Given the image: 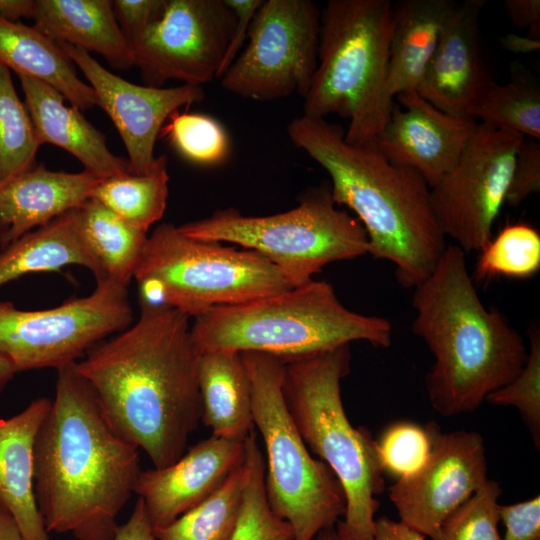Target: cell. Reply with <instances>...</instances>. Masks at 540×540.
<instances>
[{
	"label": "cell",
	"mask_w": 540,
	"mask_h": 540,
	"mask_svg": "<svg viewBox=\"0 0 540 540\" xmlns=\"http://www.w3.org/2000/svg\"><path fill=\"white\" fill-rule=\"evenodd\" d=\"M235 25L225 0H165L160 15L129 42L149 86L170 80L200 86L219 77Z\"/></svg>",
	"instance_id": "5bb4252c"
},
{
	"label": "cell",
	"mask_w": 540,
	"mask_h": 540,
	"mask_svg": "<svg viewBox=\"0 0 540 540\" xmlns=\"http://www.w3.org/2000/svg\"><path fill=\"white\" fill-rule=\"evenodd\" d=\"M50 406V399L37 398L0 420V508L13 518L24 540H50L33 486L35 438Z\"/></svg>",
	"instance_id": "7402d4cb"
},
{
	"label": "cell",
	"mask_w": 540,
	"mask_h": 540,
	"mask_svg": "<svg viewBox=\"0 0 540 540\" xmlns=\"http://www.w3.org/2000/svg\"><path fill=\"white\" fill-rule=\"evenodd\" d=\"M505 525L502 540H540V497L510 505H499Z\"/></svg>",
	"instance_id": "ab89813d"
},
{
	"label": "cell",
	"mask_w": 540,
	"mask_h": 540,
	"mask_svg": "<svg viewBox=\"0 0 540 540\" xmlns=\"http://www.w3.org/2000/svg\"><path fill=\"white\" fill-rule=\"evenodd\" d=\"M287 134L326 170L335 204L357 215L367 234L368 254L393 263L404 288L426 280L447 244L425 180L389 162L375 145L348 143L344 130L324 118L295 117Z\"/></svg>",
	"instance_id": "3957f363"
},
{
	"label": "cell",
	"mask_w": 540,
	"mask_h": 540,
	"mask_svg": "<svg viewBox=\"0 0 540 540\" xmlns=\"http://www.w3.org/2000/svg\"><path fill=\"white\" fill-rule=\"evenodd\" d=\"M69 265L87 268L96 281L104 279L81 234L77 209L1 249L0 288L26 274L58 271Z\"/></svg>",
	"instance_id": "4316f807"
},
{
	"label": "cell",
	"mask_w": 540,
	"mask_h": 540,
	"mask_svg": "<svg viewBox=\"0 0 540 540\" xmlns=\"http://www.w3.org/2000/svg\"><path fill=\"white\" fill-rule=\"evenodd\" d=\"M377 446L383 469L401 478L413 474L426 462L432 439L430 430L401 422L389 427Z\"/></svg>",
	"instance_id": "74e56055"
},
{
	"label": "cell",
	"mask_w": 540,
	"mask_h": 540,
	"mask_svg": "<svg viewBox=\"0 0 540 540\" xmlns=\"http://www.w3.org/2000/svg\"><path fill=\"white\" fill-rule=\"evenodd\" d=\"M245 440L212 435L166 467L141 470L134 494L143 501L153 528L169 525L217 490L243 463Z\"/></svg>",
	"instance_id": "ac0fdd59"
},
{
	"label": "cell",
	"mask_w": 540,
	"mask_h": 540,
	"mask_svg": "<svg viewBox=\"0 0 540 540\" xmlns=\"http://www.w3.org/2000/svg\"><path fill=\"white\" fill-rule=\"evenodd\" d=\"M313 540H341L334 528L324 529Z\"/></svg>",
	"instance_id": "681fc988"
},
{
	"label": "cell",
	"mask_w": 540,
	"mask_h": 540,
	"mask_svg": "<svg viewBox=\"0 0 540 540\" xmlns=\"http://www.w3.org/2000/svg\"><path fill=\"white\" fill-rule=\"evenodd\" d=\"M488 127L540 139V89L520 70L506 84L490 79L467 111Z\"/></svg>",
	"instance_id": "f546056e"
},
{
	"label": "cell",
	"mask_w": 540,
	"mask_h": 540,
	"mask_svg": "<svg viewBox=\"0 0 540 540\" xmlns=\"http://www.w3.org/2000/svg\"><path fill=\"white\" fill-rule=\"evenodd\" d=\"M140 472L139 449L113 431L73 364L58 369L33 452L34 495L48 533L113 540Z\"/></svg>",
	"instance_id": "7a4b0ae2"
},
{
	"label": "cell",
	"mask_w": 540,
	"mask_h": 540,
	"mask_svg": "<svg viewBox=\"0 0 540 540\" xmlns=\"http://www.w3.org/2000/svg\"><path fill=\"white\" fill-rule=\"evenodd\" d=\"M262 2L263 0H225L235 15V25L220 66L218 78H221L241 52L244 41L248 37L251 22Z\"/></svg>",
	"instance_id": "b9f144b4"
},
{
	"label": "cell",
	"mask_w": 540,
	"mask_h": 540,
	"mask_svg": "<svg viewBox=\"0 0 540 540\" xmlns=\"http://www.w3.org/2000/svg\"><path fill=\"white\" fill-rule=\"evenodd\" d=\"M396 98L403 109L394 107L374 145L389 162L416 171L431 188L456 164L477 122L437 109L417 91Z\"/></svg>",
	"instance_id": "e0dca14e"
},
{
	"label": "cell",
	"mask_w": 540,
	"mask_h": 540,
	"mask_svg": "<svg viewBox=\"0 0 540 540\" xmlns=\"http://www.w3.org/2000/svg\"><path fill=\"white\" fill-rule=\"evenodd\" d=\"M84 241L103 278L128 287L147 240L137 230L94 199L77 208Z\"/></svg>",
	"instance_id": "83f0119b"
},
{
	"label": "cell",
	"mask_w": 540,
	"mask_h": 540,
	"mask_svg": "<svg viewBox=\"0 0 540 540\" xmlns=\"http://www.w3.org/2000/svg\"><path fill=\"white\" fill-rule=\"evenodd\" d=\"M104 179L86 170H48L44 165L0 181L1 249L91 199Z\"/></svg>",
	"instance_id": "ffe728a7"
},
{
	"label": "cell",
	"mask_w": 540,
	"mask_h": 540,
	"mask_svg": "<svg viewBox=\"0 0 540 540\" xmlns=\"http://www.w3.org/2000/svg\"><path fill=\"white\" fill-rule=\"evenodd\" d=\"M248 465L244 458L237 467L201 503L169 525L154 529L159 540H231L239 521Z\"/></svg>",
	"instance_id": "4dcf8cb0"
},
{
	"label": "cell",
	"mask_w": 540,
	"mask_h": 540,
	"mask_svg": "<svg viewBox=\"0 0 540 540\" xmlns=\"http://www.w3.org/2000/svg\"><path fill=\"white\" fill-rule=\"evenodd\" d=\"M484 0L457 4L447 21L417 93L437 109L467 117L478 94L492 79L480 49Z\"/></svg>",
	"instance_id": "d6986e66"
},
{
	"label": "cell",
	"mask_w": 540,
	"mask_h": 540,
	"mask_svg": "<svg viewBox=\"0 0 540 540\" xmlns=\"http://www.w3.org/2000/svg\"><path fill=\"white\" fill-rule=\"evenodd\" d=\"M540 191V144L539 140L524 137L515 157L506 202L519 206L533 193Z\"/></svg>",
	"instance_id": "f35d334b"
},
{
	"label": "cell",
	"mask_w": 540,
	"mask_h": 540,
	"mask_svg": "<svg viewBox=\"0 0 540 540\" xmlns=\"http://www.w3.org/2000/svg\"><path fill=\"white\" fill-rule=\"evenodd\" d=\"M0 63L52 86L79 110L98 105L94 90L78 77L60 44L35 26L0 17Z\"/></svg>",
	"instance_id": "d4e9b609"
},
{
	"label": "cell",
	"mask_w": 540,
	"mask_h": 540,
	"mask_svg": "<svg viewBox=\"0 0 540 540\" xmlns=\"http://www.w3.org/2000/svg\"><path fill=\"white\" fill-rule=\"evenodd\" d=\"M320 11L311 0H266L248 42L221 76L231 94L253 101L304 98L316 66Z\"/></svg>",
	"instance_id": "7c38bea8"
},
{
	"label": "cell",
	"mask_w": 540,
	"mask_h": 540,
	"mask_svg": "<svg viewBox=\"0 0 540 540\" xmlns=\"http://www.w3.org/2000/svg\"><path fill=\"white\" fill-rule=\"evenodd\" d=\"M392 12L389 0H329L320 12L303 115L347 119L344 138L353 145H374L395 107L387 87Z\"/></svg>",
	"instance_id": "8992f818"
},
{
	"label": "cell",
	"mask_w": 540,
	"mask_h": 540,
	"mask_svg": "<svg viewBox=\"0 0 540 540\" xmlns=\"http://www.w3.org/2000/svg\"><path fill=\"white\" fill-rule=\"evenodd\" d=\"M529 351L525 365L507 385L490 393L486 401L494 405L516 407L527 425L534 445L540 447V327L533 323L529 330Z\"/></svg>",
	"instance_id": "d590c367"
},
{
	"label": "cell",
	"mask_w": 540,
	"mask_h": 540,
	"mask_svg": "<svg viewBox=\"0 0 540 540\" xmlns=\"http://www.w3.org/2000/svg\"><path fill=\"white\" fill-rule=\"evenodd\" d=\"M475 275L529 278L540 269V234L534 227L517 223L503 228L479 251Z\"/></svg>",
	"instance_id": "836d02e7"
},
{
	"label": "cell",
	"mask_w": 540,
	"mask_h": 540,
	"mask_svg": "<svg viewBox=\"0 0 540 540\" xmlns=\"http://www.w3.org/2000/svg\"><path fill=\"white\" fill-rule=\"evenodd\" d=\"M252 391L254 426L265 450V492L272 511L287 522L292 540H313L334 528L346 508L330 468L313 458L287 407L285 363L259 352H241Z\"/></svg>",
	"instance_id": "ba28073f"
},
{
	"label": "cell",
	"mask_w": 540,
	"mask_h": 540,
	"mask_svg": "<svg viewBox=\"0 0 540 540\" xmlns=\"http://www.w3.org/2000/svg\"><path fill=\"white\" fill-rule=\"evenodd\" d=\"M133 278L141 305H166L194 318L293 288L258 253L187 237L171 223L147 237Z\"/></svg>",
	"instance_id": "9c48e42d"
},
{
	"label": "cell",
	"mask_w": 540,
	"mask_h": 540,
	"mask_svg": "<svg viewBox=\"0 0 540 540\" xmlns=\"http://www.w3.org/2000/svg\"><path fill=\"white\" fill-rule=\"evenodd\" d=\"M191 335L200 353L259 352L288 361L366 341L389 347V320L354 312L332 285L311 280L249 302L219 306L195 318Z\"/></svg>",
	"instance_id": "5b68a950"
},
{
	"label": "cell",
	"mask_w": 540,
	"mask_h": 540,
	"mask_svg": "<svg viewBox=\"0 0 540 540\" xmlns=\"http://www.w3.org/2000/svg\"><path fill=\"white\" fill-rule=\"evenodd\" d=\"M59 44L88 80L98 106L113 121L133 173L145 174L156 159L155 143L169 117L181 107L201 101L203 88L186 84L168 88L137 85L108 71L87 51Z\"/></svg>",
	"instance_id": "2e32d148"
},
{
	"label": "cell",
	"mask_w": 540,
	"mask_h": 540,
	"mask_svg": "<svg viewBox=\"0 0 540 540\" xmlns=\"http://www.w3.org/2000/svg\"><path fill=\"white\" fill-rule=\"evenodd\" d=\"M161 134L186 160L197 165L215 166L227 160L231 146L224 126L200 113H173Z\"/></svg>",
	"instance_id": "e575fe53"
},
{
	"label": "cell",
	"mask_w": 540,
	"mask_h": 540,
	"mask_svg": "<svg viewBox=\"0 0 540 540\" xmlns=\"http://www.w3.org/2000/svg\"><path fill=\"white\" fill-rule=\"evenodd\" d=\"M350 345L284 361L283 393L292 419L309 450L339 481L346 508L336 524L341 540H373L374 497L384 488V469L370 432L350 423L341 380L350 372Z\"/></svg>",
	"instance_id": "52a82bcc"
},
{
	"label": "cell",
	"mask_w": 540,
	"mask_h": 540,
	"mask_svg": "<svg viewBox=\"0 0 540 540\" xmlns=\"http://www.w3.org/2000/svg\"><path fill=\"white\" fill-rule=\"evenodd\" d=\"M35 27L57 43L102 55L128 69L133 58L109 0H34Z\"/></svg>",
	"instance_id": "cb8c5ba5"
},
{
	"label": "cell",
	"mask_w": 540,
	"mask_h": 540,
	"mask_svg": "<svg viewBox=\"0 0 540 540\" xmlns=\"http://www.w3.org/2000/svg\"><path fill=\"white\" fill-rule=\"evenodd\" d=\"M524 136L477 123L453 168L430 188L432 209L445 237L466 254L492 236Z\"/></svg>",
	"instance_id": "4fadbf2b"
},
{
	"label": "cell",
	"mask_w": 540,
	"mask_h": 540,
	"mask_svg": "<svg viewBox=\"0 0 540 540\" xmlns=\"http://www.w3.org/2000/svg\"><path fill=\"white\" fill-rule=\"evenodd\" d=\"M504 5L512 23L520 29L528 28L531 37L539 40L540 1L506 0Z\"/></svg>",
	"instance_id": "ee69618b"
},
{
	"label": "cell",
	"mask_w": 540,
	"mask_h": 540,
	"mask_svg": "<svg viewBox=\"0 0 540 540\" xmlns=\"http://www.w3.org/2000/svg\"><path fill=\"white\" fill-rule=\"evenodd\" d=\"M248 476L236 531L231 540H292V530L270 508L265 492V460L255 432L246 438Z\"/></svg>",
	"instance_id": "d6a6232c"
},
{
	"label": "cell",
	"mask_w": 540,
	"mask_h": 540,
	"mask_svg": "<svg viewBox=\"0 0 540 540\" xmlns=\"http://www.w3.org/2000/svg\"><path fill=\"white\" fill-rule=\"evenodd\" d=\"M429 430L432 446L426 462L399 478L389 488V497L400 521L440 540L445 520L487 482V461L479 433Z\"/></svg>",
	"instance_id": "9a60e30c"
},
{
	"label": "cell",
	"mask_w": 540,
	"mask_h": 540,
	"mask_svg": "<svg viewBox=\"0 0 540 540\" xmlns=\"http://www.w3.org/2000/svg\"><path fill=\"white\" fill-rule=\"evenodd\" d=\"M34 0H0V17L19 22L21 18H31Z\"/></svg>",
	"instance_id": "bcb514c9"
},
{
	"label": "cell",
	"mask_w": 540,
	"mask_h": 540,
	"mask_svg": "<svg viewBox=\"0 0 540 540\" xmlns=\"http://www.w3.org/2000/svg\"><path fill=\"white\" fill-rule=\"evenodd\" d=\"M168 182L167 157L160 155L145 174L130 173L102 179L91 199L133 228L147 233L164 215Z\"/></svg>",
	"instance_id": "f1b7e54d"
},
{
	"label": "cell",
	"mask_w": 540,
	"mask_h": 540,
	"mask_svg": "<svg viewBox=\"0 0 540 540\" xmlns=\"http://www.w3.org/2000/svg\"><path fill=\"white\" fill-rule=\"evenodd\" d=\"M189 318L170 306L141 305L128 328L73 364L113 431L154 468L179 459L201 421L200 352Z\"/></svg>",
	"instance_id": "6da1fadb"
},
{
	"label": "cell",
	"mask_w": 540,
	"mask_h": 540,
	"mask_svg": "<svg viewBox=\"0 0 540 540\" xmlns=\"http://www.w3.org/2000/svg\"><path fill=\"white\" fill-rule=\"evenodd\" d=\"M178 230L193 239L233 243L254 251L275 265L292 287L311 281L329 263L368 254L362 224L337 208L330 189L321 187L282 213L246 216L228 208Z\"/></svg>",
	"instance_id": "30bf717a"
},
{
	"label": "cell",
	"mask_w": 540,
	"mask_h": 540,
	"mask_svg": "<svg viewBox=\"0 0 540 540\" xmlns=\"http://www.w3.org/2000/svg\"><path fill=\"white\" fill-rule=\"evenodd\" d=\"M165 0H115L113 11L128 42L138 36L162 12Z\"/></svg>",
	"instance_id": "60d3db41"
},
{
	"label": "cell",
	"mask_w": 540,
	"mask_h": 540,
	"mask_svg": "<svg viewBox=\"0 0 540 540\" xmlns=\"http://www.w3.org/2000/svg\"><path fill=\"white\" fill-rule=\"evenodd\" d=\"M500 485L487 482L443 523L440 540H502L498 530Z\"/></svg>",
	"instance_id": "8d00e7d4"
},
{
	"label": "cell",
	"mask_w": 540,
	"mask_h": 540,
	"mask_svg": "<svg viewBox=\"0 0 540 540\" xmlns=\"http://www.w3.org/2000/svg\"><path fill=\"white\" fill-rule=\"evenodd\" d=\"M0 540H24L13 518L0 508Z\"/></svg>",
	"instance_id": "7dc6e473"
},
{
	"label": "cell",
	"mask_w": 540,
	"mask_h": 540,
	"mask_svg": "<svg viewBox=\"0 0 540 540\" xmlns=\"http://www.w3.org/2000/svg\"><path fill=\"white\" fill-rule=\"evenodd\" d=\"M373 540H425V536L402 521L382 516L375 519Z\"/></svg>",
	"instance_id": "f6af8a7d"
},
{
	"label": "cell",
	"mask_w": 540,
	"mask_h": 540,
	"mask_svg": "<svg viewBox=\"0 0 540 540\" xmlns=\"http://www.w3.org/2000/svg\"><path fill=\"white\" fill-rule=\"evenodd\" d=\"M41 145L10 70L0 63V181L34 167Z\"/></svg>",
	"instance_id": "1f68e13d"
},
{
	"label": "cell",
	"mask_w": 540,
	"mask_h": 540,
	"mask_svg": "<svg viewBox=\"0 0 540 540\" xmlns=\"http://www.w3.org/2000/svg\"><path fill=\"white\" fill-rule=\"evenodd\" d=\"M17 373L12 364L2 355H0V392L3 391L8 382Z\"/></svg>",
	"instance_id": "c3c4849f"
},
{
	"label": "cell",
	"mask_w": 540,
	"mask_h": 540,
	"mask_svg": "<svg viewBox=\"0 0 540 540\" xmlns=\"http://www.w3.org/2000/svg\"><path fill=\"white\" fill-rule=\"evenodd\" d=\"M198 384L201 421L212 435L245 440L253 431L251 382L241 353H200Z\"/></svg>",
	"instance_id": "484cf974"
},
{
	"label": "cell",
	"mask_w": 540,
	"mask_h": 540,
	"mask_svg": "<svg viewBox=\"0 0 540 540\" xmlns=\"http://www.w3.org/2000/svg\"><path fill=\"white\" fill-rule=\"evenodd\" d=\"M412 322L434 356L425 377L430 403L442 416L476 410L521 371L528 349L496 308L482 302L466 253L447 244L429 277L414 288Z\"/></svg>",
	"instance_id": "277c9868"
},
{
	"label": "cell",
	"mask_w": 540,
	"mask_h": 540,
	"mask_svg": "<svg viewBox=\"0 0 540 540\" xmlns=\"http://www.w3.org/2000/svg\"><path fill=\"white\" fill-rule=\"evenodd\" d=\"M93 292L42 310L0 300V355L16 372L76 363L94 346L133 322L127 287L96 281Z\"/></svg>",
	"instance_id": "8fae6325"
},
{
	"label": "cell",
	"mask_w": 540,
	"mask_h": 540,
	"mask_svg": "<svg viewBox=\"0 0 540 540\" xmlns=\"http://www.w3.org/2000/svg\"><path fill=\"white\" fill-rule=\"evenodd\" d=\"M25 105L41 144L56 145L78 159L84 170L101 178L133 173L129 160L113 154L105 136L52 86L26 75H17Z\"/></svg>",
	"instance_id": "44dd1931"
},
{
	"label": "cell",
	"mask_w": 540,
	"mask_h": 540,
	"mask_svg": "<svg viewBox=\"0 0 540 540\" xmlns=\"http://www.w3.org/2000/svg\"><path fill=\"white\" fill-rule=\"evenodd\" d=\"M456 5L452 0H404L393 4L387 75L393 98L417 91Z\"/></svg>",
	"instance_id": "603a6c76"
},
{
	"label": "cell",
	"mask_w": 540,
	"mask_h": 540,
	"mask_svg": "<svg viewBox=\"0 0 540 540\" xmlns=\"http://www.w3.org/2000/svg\"><path fill=\"white\" fill-rule=\"evenodd\" d=\"M113 540H159L140 498L127 521L119 525Z\"/></svg>",
	"instance_id": "7bdbcfd3"
}]
</instances>
